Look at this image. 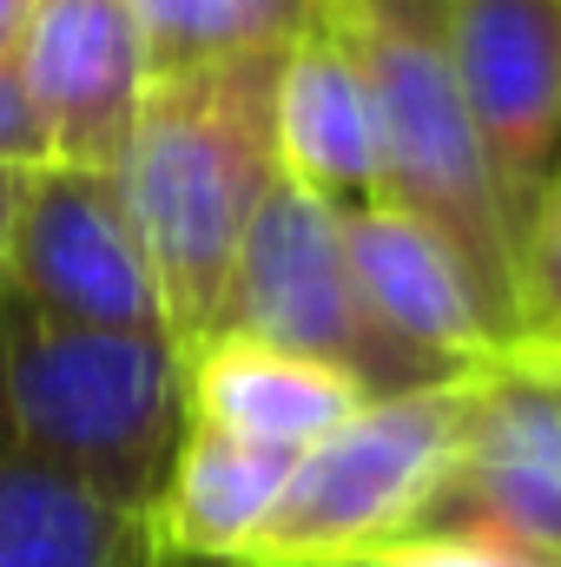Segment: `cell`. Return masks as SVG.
Wrapping results in <instances>:
<instances>
[{"label":"cell","instance_id":"ac0fdd59","mask_svg":"<svg viewBox=\"0 0 561 567\" xmlns=\"http://www.w3.org/2000/svg\"><path fill=\"white\" fill-rule=\"evenodd\" d=\"M0 165H27V172L53 165L47 133H40V120H33V106L13 80V60H0Z\"/></svg>","mask_w":561,"mask_h":567},{"label":"cell","instance_id":"9c48e42d","mask_svg":"<svg viewBox=\"0 0 561 567\" xmlns=\"http://www.w3.org/2000/svg\"><path fill=\"white\" fill-rule=\"evenodd\" d=\"M449 60L516 231L561 152V0H449Z\"/></svg>","mask_w":561,"mask_h":567},{"label":"cell","instance_id":"ba28073f","mask_svg":"<svg viewBox=\"0 0 561 567\" xmlns=\"http://www.w3.org/2000/svg\"><path fill=\"white\" fill-rule=\"evenodd\" d=\"M337 231H344V258H350L364 323L377 330V343L397 357V370L410 383L476 377V370L509 357V343L489 323L469 271L456 265V251L429 225L370 198V205H344Z\"/></svg>","mask_w":561,"mask_h":567},{"label":"cell","instance_id":"8992f818","mask_svg":"<svg viewBox=\"0 0 561 567\" xmlns=\"http://www.w3.org/2000/svg\"><path fill=\"white\" fill-rule=\"evenodd\" d=\"M417 535H469L561 567V383L542 357L509 350L476 377L456 468Z\"/></svg>","mask_w":561,"mask_h":567},{"label":"cell","instance_id":"2e32d148","mask_svg":"<svg viewBox=\"0 0 561 567\" xmlns=\"http://www.w3.org/2000/svg\"><path fill=\"white\" fill-rule=\"evenodd\" d=\"M516 323L522 350H561V152L516 225Z\"/></svg>","mask_w":561,"mask_h":567},{"label":"cell","instance_id":"30bf717a","mask_svg":"<svg viewBox=\"0 0 561 567\" xmlns=\"http://www.w3.org/2000/svg\"><path fill=\"white\" fill-rule=\"evenodd\" d=\"M7 60L53 165L113 172L152 86V60L126 0H33Z\"/></svg>","mask_w":561,"mask_h":567},{"label":"cell","instance_id":"d6986e66","mask_svg":"<svg viewBox=\"0 0 561 567\" xmlns=\"http://www.w3.org/2000/svg\"><path fill=\"white\" fill-rule=\"evenodd\" d=\"M27 185H33V172H27V165H0V258H7L13 218H20V205H27Z\"/></svg>","mask_w":561,"mask_h":567},{"label":"cell","instance_id":"5bb4252c","mask_svg":"<svg viewBox=\"0 0 561 567\" xmlns=\"http://www.w3.org/2000/svg\"><path fill=\"white\" fill-rule=\"evenodd\" d=\"M0 567H165L145 515L100 502L60 468L0 455Z\"/></svg>","mask_w":561,"mask_h":567},{"label":"cell","instance_id":"5b68a950","mask_svg":"<svg viewBox=\"0 0 561 567\" xmlns=\"http://www.w3.org/2000/svg\"><path fill=\"white\" fill-rule=\"evenodd\" d=\"M218 330L258 337V343L310 357V363H330V370L357 377L364 396L422 390L397 370V357L364 323L350 258H344V231H337V205L297 192L290 178H278L265 192V205H258V218H252V231L238 245Z\"/></svg>","mask_w":561,"mask_h":567},{"label":"cell","instance_id":"7a4b0ae2","mask_svg":"<svg viewBox=\"0 0 561 567\" xmlns=\"http://www.w3.org/2000/svg\"><path fill=\"white\" fill-rule=\"evenodd\" d=\"M317 20L350 47L370 86L377 145H384V205L410 212L456 251L502 343L522 350L516 231L456 86L449 0H324Z\"/></svg>","mask_w":561,"mask_h":567},{"label":"cell","instance_id":"277c9868","mask_svg":"<svg viewBox=\"0 0 561 567\" xmlns=\"http://www.w3.org/2000/svg\"><path fill=\"white\" fill-rule=\"evenodd\" d=\"M476 377L370 396L350 423L304 449L238 567H370L410 542L456 468Z\"/></svg>","mask_w":561,"mask_h":567},{"label":"cell","instance_id":"9a60e30c","mask_svg":"<svg viewBox=\"0 0 561 567\" xmlns=\"http://www.w3.org/2000/svg\"><path fill=\"white\" fill-rule=\"evenodd\" d=\"M317 7L324 0H126L152 80L238 53H284L297 33L317 27Z\"/></svg>","mask_w":561,"mask_h":567},{"label":"cell","instance_id":"7c38bea8","mask_svg":"<svg viewBox=\"0 0 561 567\" xmlns=\"http://www.w3.org/2000/svg\"><path fill=\"white\" fill-rule=\"evenodd\" d=\"M278 178L324 205L384 198V145L350 47L317 20L278 60Z\"/></svg>","mask_w":561,"mask_h":567},{"label":"cell","instance_id":"4fadbf2b","mask_svg":"<svg viewBox=\"0 0 561 567\" xmlns=\"http://www.w3.org/2000/svg\"><path fill=\"white\" fill-rule=\"evenodd\" d=\"M290 468H297L290 449H252L218 429L185 423L172 468L145 508L159 555L178 567H238L265 515L278 508Z\"/></svg>","mask_w":561,"mask_h":567},{"label":"cell","instance_id":"3957f363","mask_svg":"<svg viewBox=\"0 0 561 567\" xmlns=\"http://www.w3.org/2000/svg\"><path fill=\"white\" fill-rule=\"evenodd\" d=\"M185 435V357L172 337L53 323L0 290V455L73 475L145 515Z\"/></svg>","mask_w":561,"mask_h":567},{"label":"cell","instance_id":"6da1fadb","mask_svg":"<svg viewBox=\"0 0 561 567\" xmlns=\"http://www.w3.org/2000/svg\"><path fill=\"white\" fill-rule=\"evenodd\" d=\"M278 60L238 53L159 73L106 172L159 278L178 357L218 330L238 245L278 185Z\"/></svg>","mask_w":561,"mask_h":567},{"label":"cell","instance_id":"52a82bcc","mask_svg":"<svg viewBox=\"0 0 561 567\" xmlns=\"http://www.w3.org/2000/svg\"><path fill=\"white\" fill-rule=\"evenodd\" d=\"M0 290L53 323L165 337L159 278L106 172L40 165L13 218Z\"/></svg>","mask_w":561,"mask_h":567},{"label":"cell","instance_id":"e0dca14e","mask_svg":"<svg viewBox=\"0 0 561 567\" xmlns=\"http://www.w3.org/2000/svg\"><path fill=\"white\" fill-rule=\"evenodd\" d=\"M370 567H542V561H522V555L469 542V535H410V542H397L384 561Z\"/></svg>","mask_w":561,"mask_h":567},{"label":"cell","instance_id":"8fae6325","mask_svg":"<svg viewBox=\"0 0 561 567\" xmlns=\"http://www.w3.org/2000/svg\"><path fill=\"white\" fill-rule=\"evenodd\" d=\"M364 383L330 370V363H310V357H290L272 350L258 337H205L198 350H185V423L218 429L232 442H252V449H317L337 423H350L364 410Z\"/></svg>","mask_w":561,"mask_h":567},{"label":"cell","instance_id":"ffe728a7","mask_svg":"<svg viewBox=\"0 0 561 567\" xmlns=\"http://www.w3.org/2000/svg\"><path fill=\"white\" fill-rule=\"evenodd\" d=\"M27 13H33V0H0V60L13 53V40H20V27H27Z\"/></svg>","mask_w":561,"mask_h":567}]
</instances>
